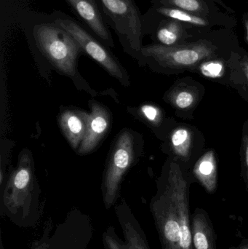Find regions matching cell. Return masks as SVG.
Instances as JSON below:
<instances>
[{
	"instance_id": "cell-21",
	"label": "cell",
	"mask_w": 248,
	"mask_h": 249,
	"mask_svg": "<svg viewBox=\"0 0 248 249\" xmlns=\"http://www.w3.org/2000/svg\"><path fill=\"white\" fill-rule=\"evenodd\" d=\"M194 97L189 92L182 91L178 93L175 97V103L181 109L189 107L193 104Z\"/></svg>"
},
{
	"instance_id": "cell-25",
	"label": "cell",
	"mask_w": 248,
	"mask_h": 249,
	"mask_svg": "<svg viewBox=\"0 0 248 249\" xmlns=\"http://www.w3.org/2000/svg\"><path fill=\"white\" fill-rule=\"evenodd\" d=\"M246 164H247V166H248V145L247 146V147H246Z\"/></svg>"
},
{
	"instance_id": "cell-18",
	"label": "cell",
	"mask_w": 248,
	"mask_h": 249,
	"mask_svg": "<svg viewBox=\"0 0 248 249\" xmlns=\"http://www.w3.org/2000/svg\"><path fill=\"white\" fill-rule=\"evenodd\" d=\"M224 65L221 61H207L201 65L200 71L202 74L208 77H219L222 74Z\"/></svg>"
},
{
	"instance_id": "cell-11",
	"label": "cell",
	"mask_w": 248,
	"mask_h": 249,
	"mask_svg": "<svg viewBox=\"0 0 248 249\" xmlns=\"http://www.w3.org/2000/svg\"><path fill=\"white\" fill-rule=\"evenodd\" d=\"M154 6L173 7L189 12L206 18L224 22L230 26L231 23L229 16L222 14L213 0H151Z\"/></svg>"
},
{
	"instance_id": "cell-14",
	"label": "cell",
	"mask_w": 248,
	"mask_h": 249,
	"mask_svg": "<svg viewBox=\"0 0 248 249\" xmlns=\"http://www.w3.org/2000/svg\"><path fill=\"white\" fill-rule=\"evenodd\" d=\"M193 249H215V233L208 214L198 209L192 216Z\"/></svg>"
},
{
	"instance_id": "cell-20",
	"label": "cell",
	"mask_w": 248,
	"mask_h": 249,
	"mask_svg": "<svg viewBox=\"0 0 248 249\" xmlns=\"http://www.w3.org/2000/svg\"><path fill=\"white\" fill-rule=\"evenodd\" d=\"M140 114L143 118L151 123L158 122L160 120V112L159 109L152 105H145L141 107L139 110Z\"/></svg>"
},
{
	"instance_id": "cell-17",
	"label": "cell",
	"mask_w": 248,
	"mask_h": 249,
	"mask_svg": "<svg viewBox=\"0 0 248 249\" xmlns=\"http://www.w3.org/2000/svg\"><path fill=\"white\" fill-rule=\"evenodd\" d=\"M171 142L177 153L185 155L187 152V147L190 142V134L186 129H178L172 135Z\"/></svg>"
},
{
	"instance_id": "cell-19",
	"label": "cell",
	"mask_w": 248,
	"mask_h": 249,
	"mask_svg": "<svg viewBox=\"0 0 248 249\" xmlns=\"http://www.w3.org/2000/svg\"><path fill=\"white\" fill-rule=\"evenodd\" d=\"M103 241L106 249H125L123 242L115 233L113 227H109L103 233Z\"/></svg>"
},
{
	"instance_id": "cell-9",
	"label": "cell",
	"mask_w": 248,
	"mask_h": 249,
	"mask_svg": "<svg viewBox=\"0 0 248 249\" xmlns=\"http://www.w3.org/2000/svg\"><path fill=\"white\" fill-rule=\"evenodd\" d=\"M80 18L90 28L102 43L109 48L115 46L113 38L103 20L96 0H66Z\"/></svg>"
},
{
	"instance_id": "cell-3",
	"label": "cell",
	"mask_w": 248,
	"mask_h": 249,
	"mask_svg": "<svg viewBox=\"0 0 248 249\" xmlns=\"http://www.w3.org/2000/svg\"><path fill=\"white\" fill-rule=\"evenodd\" d=\"M106 25L117 35L125 51L141 56L144 16L134 0H96Z\"/></svg>"
},
{
	"instance_id": "cell-13",
	"label": "cell",
	"mask_w": 248,
	"mask_h": 249,
	"mask_svg": "<svg viewBox=\"0 0 248 249\" xmlns=\"http://www.w3.org/2000/svg\"><path fill=\"white\" fill-rule=\"evenodd\" d=\"M59 124L64 136L74 149H79L87 130L83 111H64L59 118Z\"/></svg>"
},
{
	"instance_id": "cell-8",
	"label": "cell",
	"mask_w": 248,
	"mask_h": 249,
	"mask_svg": "<svg viewBox=\"0 0 248 249\" xmlns=\"http://www.w3.org/2000/svg\"><path fill=\"white\" fill-rule=\"evenodd\" d=\"M87 130L78 149L80 155H87L97 147L111 125V116L106 108L97 102H93L91 112H84Z\"/></svg>"
},
{
	"instance_id": "cell-22",
	"label": "cell",
	"mask_w": 248,
	"mask_h": 249,
	"mask_svg": "<svg viewBox=\"0 0 248 249\" xmlns=\"http://www.w3.org/2000/svg\"><path fill=\"white\" fill-rule=\"evenodd\" d=\"M243 26H244L245 33H246V39L248 42V13H246L243 18Z\"/></svg>"
},
{
	"instance_id": "cell-2",
	"label": "cell",
	"mask_w": 248,
	"mask_h": 249,
	"mask_svg": "<svg viewBox=\"0 0 248 249\" xmlns=\"http://www.w3.org/2000/svg\"><path fill=\"white\" fill-rule=\"evenodd\" d=\"M32 34L36 47L48 61L60 72L74 77L77 58L83 51L74 38L54 21L36 23Z\"/></svg>"
},
{
	"instance_id": "cell-1",
	"label": "cell",
	"mask_w": 248,
	"mask_h": 249,
	"mask_svg": "<svg viewBox=\"0 0 248 249\" xmlns=\"http://www.w3.org/2000/svg\"><path fill=\"white\" fill-rule=\"evenodd\" d=\"M176 165L165 188L153 198L151 212L163 249H193L187 185Z\"/></svg>"
},
{
	"instance_id": "cell-16",
	"label": "cell",
	"mask_w": 248,
	"mask_h": 249,
	"mask_svg": "<svg viewBox=\"0 0 248 249\" xmlns=\"http://www.w3.org/2000/svg\"><path fill=\"white\" fill-rule=\"evenodd\" d=\"M197 172L207 190L212 192L215 186V175L214 174L215 172V163L212 154H208L199 161Z\"/></svg>"
},
{
	"instance_id": "cell-7",
	"label": "cell",
	"mask_w": 248,
	"mask_h": 249,
	"mask_svg": "<svg viewBox=\"0 0 248 249\" xmlns=\"http://www.w3.org/2000/svg\"><path fill=\"white\" fill-rule=\"evenodd\" d=\"M134 159L133 136L128 130H124L114 145L103 180V203L106 209H110L116 203L122 178Z\"/></svg>"
},
{
	"instance_id": "cell-23",
	"label": "cell",
	"mask_w": 248,
	"mask_h": 249,
	"mask_svg": "<svg viewBox=\"0 0 248 249\" xmlns=\"http://www.w3.org/2000/svg\"><path fill=\"white\" fill-rule=\"evenodd\" d=\"M231 249H248V242L240 244L238 247H234V248H231Z\"/></svg>"
},
{
	"instance_id": "cell-6",
	"label": "cell",
	"mask_w": 248,
	"mask_h": 249,
	"mask_svg": "<svg viewBox=\"0 0 248 249\" xmlns=\"http://www.w3.org/2000/svg\"><path fill=\"white\" fill-rule=\"evenodd\" d=\"M53 21L70 34L81 47L83 52L97 61L111 75L125 86L129 85V78L125 69L120 65L102 42L92 36L84 28L61 12H55Z\"/></svg>"
},
{
	"instance_id": "cell-24",
	"label": "cell",
	"mask_w": 248,
	"mask_h": 249,
	"mask_svg": "<svg viewBox=\"0 0 248 249\" xmlns=\"http://www.w3.org/2000/svg\"><path fill=\"white\" fill-rule=\"evenodd\" d=\"M243 64H244L245 69H246V74H247V77L248 79V57H245L244 59H243Z\"/></svg>"
},
{
	"instance_id": "cell-15",
	"label": "cell",
	"mask_w": 248,
	"mask_h": 249,
	"mask_svg": "<svg viewBox=\"0 0 248 249\" xmlns=\"http://www.w3.org/2000/svg\"><path fill=\"white\" fill-rule=\"evenodd\" d=\"M152 8L159 14L162 15L165 17L182 22L186 24L191 25V26L199 28V29L211 30L213 28L216 26L226 28V29H230L231 27L230 25L227 24L224 22L214 20V19L206 18L197 16V15L192 14L189 12L183 11L179 9L173 8V7H157V6H153Z\"/></svg>"
},
{
	"instance_id": "cell-4",
	"label": "cell",
	"mask_w": 248,
	"mask_h": 249,
	"mask_svg": "<svg viewBox=\"0 0 248 249\" xmlns=\"http://www.w3.org/2000/svg\"><path fill=\"white\" fill-rule=\"evenodd\" d=\"M33 172L29 154L20 155L17 168L9 178L2 196L6 215L12 222L21 227L32 225Z\"/></svg>"
},
{
	"instance_id": "cell-5",
	"label": "cell",
	"mask_w": 248,
	"mask_h": 249,
	"mask_svg": "<svg viewBox=\"0 0 248 249\" xmlns=\"http://www.w3.org/2000/svg\"><path fill=\"white\" fill-rule=\"evenodd\" d=\"M218 46L215 40L202 38L195 42L175 46L160 44L144 46L141 57L151 60L158 65L167 68H184L193 67L198 63L217 56Z\"/></svg>"
},
{
	"instance_id": "cell-10",
	"label": "cell",
	"mask_w": 248,
	"mask_h": 249,
	"mask_svg": "<svg viewBox=\"0 0 248 249\" xmlns=\"http://www.w3.org/2000/svg\"><path fill=\"white\" fill-rule=\"evenodd\" d=\"M159 16L160 20L157 22L158 23L156 26V29L152 32H154V36L160 45L165 46L182 45L190 42H188V39L194 37L195 35H203L188 32L189 30H195L199 28L165 17L160 14H159Z\"/></svg>"
},
{
	"instance_id": "cell-12",
	"label": "cell",
	"mask_w": 248,
	"mask_h": 249,
	"mask_svg": "<svg viewBox=\"0 0 248 249\" xmlns=\"http://www.w3.org/2000/svg\"><path fill=\"white\" fill-rule=\"evenodd\" d=\"M116 214L125 237V249H150L145 233L130 209L119 206L116 208Z\"/></svg>"
}]
</instances>
